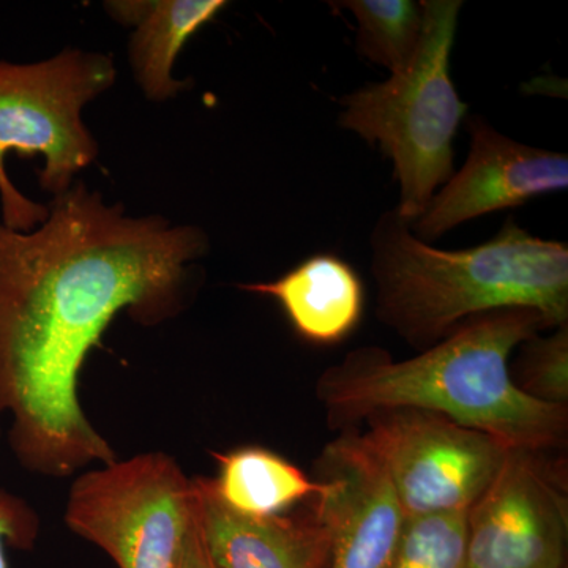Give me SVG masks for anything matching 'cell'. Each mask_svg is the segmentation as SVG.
Listing matches in <instances>:
<instances>
[{
    "mask_svg": "<svg viewBox=\"0 0 568 568\" xmlns=\"http://www.w3.org/2000/svg\"><path fill=\"white\" fill-rule=\"evenodd\" d=\"M377 320L428 349L473 317L532 310L548 328L568 324V246L508 219L484 244L443 250L422 242L395 209L369 234Z\"/></svg>",
    "mask_w": 568,
    "mask_h": 568,
    "instance_id": "3957f363",
    "label": "cell"
},
{
    "mask_svg": "<svg viewBox=\"0 0 568 568\" xmlns=\"http://www.w3.org/2000/svg\"><path fill=\"white\" fill-rule=\"evenodd\" d=\"M219 476L211 478L224 506L250 517L283 515L295 504L324 491V481L263 447H242L215 454Z\"/></svg>",
    "mask_w": 568,
    "mask_h": 568,
    "instance_id": "5bb4252c",
    "label": "cell"
},
{
    "mask_svg": "<svg viewBox=\"0 0 568 568\" xmlns=\"http://www.w3.org/2000/svg\"><path fill=\"white\" fill-rule=\"evenodd\" d=\"M241 287L275 298L295 334L312 345L342 343L364 316V282L353 265L336 254H313L274 282Z\"/></svg>",
    "mask_w": 568,
    "mask_h": 568,
    "instance_id": "7c38bea8",
    "label": "cell"
},
{
    "mask_svg": "<svg viewBox=\"0 0 568 568\" xmlns=\"http://www.w3.org/2000/svg\"><path fill=\"white\" fill-rule=\"evenodd\" d=\"M511 377L525 394L548 405L568 407V324L518 346Z\"/></svg>",
    "mask_w": 568,
    "mask_h": 568,
    "instance_id": "e0dca14e",
    "label": "cell"
},
{
    "mask_svg": "<svg viewBox=\"0 0 568 568\" xmlns=\"http://www.w3.org/2000/svg\"><path fill=\"white\" fill-rule=\"evenodd\" d=\"M349 11L355 24L358 55L390 71L402 73L413 62L422 31L424 9L414 0H345L332 2Z\"/></svg>",
    "mask_w": 568,
    "mask_h": 568,
    "instance_id": "9a60e30c",
    "label": "cell"
},
{
    "mask_svg": "<svg viewBox=\"0 0 568 568\" xmlns=\"http://www.w3.org/2000/svg\"><path fill=\"white\" fill-rule=\"evenodd\" d=\"M544 331L537 312L510 308L473 317L405 361L379 346L357 347L317 377V402L339 432L387 410L417 409L495 437L508 450L545 454L566 444L568 407L525 394L510 373L511 354Z\"/></svg>",
    "mask_w": 568,
    "mask_h": 568,
    "instance_id": "7a4b0ae2",
    "label": "cell"
},
{
    "mask_svg": "<svg viewBox=\"0 0 568 568\" xmlns=\"http://www.w3.org/2000/svg\"><path fill=\"white\" fill-rule=\"evenodd\" d=\"M224 0H119L104 9L134 29L130 63L142 92L153 102H166L185 88L173 69L186 41L226 9Z\"/></svg>",
    "mask_w": 568,
    "mask_h": 568,
    "instance_id": "4fadbf2b",
    "label": "cell"
},
{
    "mask_svg": "<svg viewBox=\"0 0 568 568\" xmlns=\"http://www.w3.org/2000/svg\"><path fill=\"white\" fill-rule=\"evenodd\" d=\"M544 454L510 450L467 511V568H567L568 497Z\"/></svg>",
    "mask_w": 568,
    "mask_h": 568,
    "instance_id": "ba28073f",
    "label": "cell"
},
{
    "mask_svg": "<svg viewBox=\"0 0 568 568\" xmlns=\"http://www.w3.org/2000/svg\"><path fill=\"white\" fill-rule=\"evenodd\" d=\"M470 145L465 164L409 223L426 244L439 241L459 224L489 213L519 207L568 186V156L523 144L497 132L481 115L467 121Z\"/></svg>",
    "mask_w": 568,
    "mask_h": 568,
    "instance_id": "9c48e42d",
    "label": "cell"
},
{
    "mask_svg": "<svg viewBox=\"0 0 568 568\" xmlns=\"http://www.w3.org/2000/svg\"><path fill=\"white\" fill-rule=\"evenodd\" d=\"M178 568H216L205 548L203 536L196 518V499H194V519L192 529L186 536L185 545Z\"/></svg>",
    "mask_w": 568,
    "mask_h": 568,
    "instance_id": "d6986e66",
    "label": "cell"
},
{
    "mask_svg": "<svg viewBox=\"0 0 568 568\" xmlns=\"http://www.w3.org/2000/svg\"><path fill=\"white\" fill-rule=\"evenodd\" d=\"M196 518L216 568H327V530L315 515L250 517L224 506L211 478H193Z\"/></svg>",
    "mask_w": 568,
    "mask_h": 568,
    "instance_id": "8fae6325",
    "label": "cell"
},
{
    "mask_svg": "<svg viewBox=\"0 0 568 568\" xmlns=\"http://www.w3.org/2000/svg\"><path fill=\"white\" fill-rule=\"evenodd\" d=\"M207 234L162 216H126L82 182L54 196L32 233L0 223V414L22 466L69 477L118 459L80 399L85 358L112 321L178 315Z\"/></svg>",
    "mask_w": 568,
    "mask_h": 568,
    "instance_id": "6da1fadb",
    "label": "cell"
},
{
    "mask_svg": "<svg viewBox=\"0 0 568 568\" xmlns=\"http://www.w3.org/2000/svg\"><path fill=\"white\" fill-rule=\"evenodd\" d=\"M111 55L65 50L29 65L0 62V204L3 226L32 233L50 216V205L29 200L7 175L6 159L41 155V189L59 196L74 175L93 163L99 144L82 122L85 104L114 85Z\"/></svg>",
    "mask_w": 568,
    "mask_h": 568,
    "instance_id": "5b68a950",
    "label": "cell"
},
{
    "mask_svg": "<svg viewBox=\"0 0 568 568\" xmlns=\"http://www.w3.org/2000/svg\"><path fill=\"white\" fill-rule=\"evenodd\" d=\"M365 424L362 436L386 469L406 518L469 511L510 452L495 437L425 410H387Z\"/></svg>",
    "mask_w": 568,
    "mask_h": 568,
    "instance_id": "52a82bcc",
    "label": "cell"
},
{
    "mask_svg": "<svg viewBox=\"0 0 568 568\" xmlns=\"http://www.w3.org/2000/svg\"><path fill=\"white\" fill-rule=\"evenodd\" d=\"M40 521L26 500L0 488V568L7 566L6 547L31 549L39 536Z\"/></svg>",
    "mask_w": 568,
    "mask_h": 568,
    "instance_id": "ac0fdd59",
    "label": "cell"
},
{
    "mask_svg": "<svg viewBox=\"0 0 568 568\" xmlns=\"http://www.w3.org/2000/svg\"><path fill=\"white\" fill-rule=\"evenodd\" d=\"M387 568H467V511L407 517Z\"/></svg>",
    "mask_w": 568,
    "mask_h": 568,
    "instance_id": "2e32d148",
    "label": "cell"
},
{
    "mask_svg": "<svg viewBox=\"0 0 568 568\" xmlns=\"http://www.w3.org/2000/svg\"><path fill=\"white\" fill-rule=\"evenodd\" d=\"M193 519V478L164 452L82 474L65 507L67 526L119 568H178Z\"/></svg>",
    "mask_w": 568,
    "mask_h": 568,
    "instance_id": "8992f818",
    "label": "cell"
},
{
    "mask_svg": "<svg viewBox=\"0 0 568 568\" xmlns=\"http://www.w3.org/2000/svg\"><path fill=\"white\" fill-rule=\"evenodd\" d=\"M316 478L325 485L313 515L327 530V568H387L406 515L386 469L357 429H345L323 448Z\"/></svg>",
    "mask_w": 568,
    "mask_h": 568,
    "instance_id": "30bf717a",
    "label": "cell"
},
{
    "mask_svg": "<svg viewBox=\"0 0 568 568\" xmlns=\"http://www.w3.org/2000/svg\"><path fill=\"white\" fill-rule=\"evenodd\" d=\"M424 31L413 62L388 80L338 100V125L379 149L394 164L395 211L407 223L424 213L454 175V141L467 104L450 74L462 0H424Z\"/></svg>",
    "mask_w": 568,
    "mask_h": 568,
    "instance_id": "277c9868",
    "label": "cell"
}]
</instances>
